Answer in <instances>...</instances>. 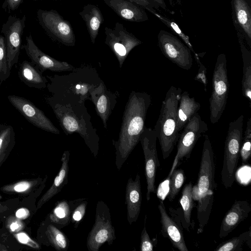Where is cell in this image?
I'll use <instances>...</instances> for the list:
<instances>
[{
  "label": "cell",
  "instance_id": "30",
  "mask_svg": "<svg viewBox=\"0 0 251 251\" xmlns=\"http://www.w3.org/2000/svg\"><path fill=\"white\" fill-rule=\"evenodd\" d=\"M50 222L59 228H62L71 222V208L69 201L66 200L59 201L49 214Z\"/></svg>",
  "mask_w": 251,
  "mask_h": 251
},
{
  "label": "cell",
  "instance_id": "48",
  "mask_svg": "<svg viewBox=\"0 0 251 251\" xmlns=\"http://www.w3.org/2000/svg\"><path fill=\"white\" fill-rule=\"evenodd\" d=\"M171 6H174L177 4L181 5L182 3V0H169Z\"/></svg>",
  "mask_w": 251,
  "mask_h": 251
},
{
  "label": "cell",
  "instance_id": "34",
  "mask_svg": "<svg viewBox=\"0 0 251 251\" xmlns=\"http://www.w3.org/2000/svg\"><path fill=\"white\" fill-rule=\"evenodd\" d=\"M155 17H156L161 22L169 28L176 35L178 36L187 46L192 51L194 55L196 60L199 58L198 54L195 52L192 45L190 41L189 37L186 35L181 30L178 25L173 19H171L164 15L160 14L156 10L151 12Z\"/></svg>",
  "mask_w": 251,
  "mask_h": 251
},
{
  "label": "cell",
  "instance_id": "29",
  "mask_svg": "<svg viewBox=\"0 0 251 251\" xmlns=\"http://www.w3.org/2000/svg\"><path fill=\"white\" fill-rule=\"evenodd\" d=\"M214 193H208L201 196L197 200V219L199 227L197 233H201L207 225L212 210Z\"/></svg>",
  "mask_w": 251,
  "mask_h": 251
},
{
  "label": "cell",
  "instance_id": "27",
  "mask_svg": "<svg viewBox=\"0 0 251 251\" xmlns=\"http://www.w3.org/2000/svg\"><path fill=\"white\" fill-rule=\"evenodd\" d=\"M243 62L242 90L243 96L251 103V52L244 40L237 36Z\"/></svg>",
  "mask_w": 251,
  "mask_h": 251
},
{
  "label": "cell",
  "instance_id": "4",
  "mask_svg": "<svg viewBox=\"0 0 251 251\" xmlns=\"http://www.w3.org/2000/svg\"><path fill=\"white\" fill-rule=\"evenodd\" d=\"M182 90L171 86L161 104L154 130L159 140L163 158H167L177 143L179 133L177 131V110Z\"/></svg>",
  "mask_w": 251,
  "mask_h": 251
},
{
  "label": "cell",
  "instance_id": "42",
  "mask_svg": "<svg viewBox=\"0 0 251 251\" xmlns=\"http://www.w3.org/2000/svg\"><path fill=\"white\" fill-rule=\"evenodd\" d=\"M199 64V69L195 79L201 81L204 85V90L206 92V85L207 83L206 78V68L200 61L197 62Z\"/></svg>",
  "mask_w": 251,
  "mask_h": 251
},
{
  "label": "cell",
  "instance_id": "24",
  "mask_svg": "<svg viewBox=\"0 0 251 251\" xmlns=\"http://www.w3.org/2000/svg\"><path fill=\"white\" fill-rule=\"evenodd\" d=\"M18 74L20 80L30 88L43 89L47 87V78L30 61L24 60L19 67Z\"/></svg>",
  "mask_w": 251,
  "mask_h": 251
},
{
  "label": "cell",
  "instance_id": "45",
  "mask_svg": "<svg viewBox=\"0 0 251 251\" xmlns=\"http://www.w3.org/2000/svg\"><path fill=\"white\" fill-rule=\"evenodd\" d=\"M22 223L18 220L11 221L9 226V228L11 231L17 232L23 228Z\"/></svg>",
  "mask_w": 251,
  "mask_h": 251
},
{
  "label": "cell",
  "instance_id": "25",
  "mask_svg": "<svg viewBox=\"0 0 251 251\" xmlns=\"http://www.w3.org/2000/svg\"><path fill=\"white\" fill-rule=\"evenodd\" d=\"M201 108V104L187 91L182 92L177 110V131L180 134L184 126Z\"/></svg>",
  "mask_w": 251,
  "mask_h": 251
},
{
  "label": "cell",
  "instance_id": "8",
  "mask_svg": "<svg viewBox=\"0 0 251 251\" xmlns=\"http://www.w3.org/2000/svg\"><path fill=\"white\" fill-rule=\"evenodd\" d=\"M37 17L40 25L52 40L66 46L75 45V35L70 23L56 10L39 9Z\"/></svg>",
  "mask_w": 251,
  "mask_h": 251
},
{
  "label": "cell",
  "instance_id": "21",
  "mask_svg": "<svg viewBox=\"0 0 251 251\" xmlns=\"http://www.w3.org/2000/svg\"><path fill=\"white\" fill-rule=\"evenodd\" d=\"M104 2L123 20L132 22H143L149 20L145 9L129 0H103Z\"/></svg>",
  "mask_w": 251,
  "mask_h": 251
},
{
  "label": "cell",
  "instance_id": "40",
  "mask_svg": "<svg viewBox=\"0 0 251 251\" xmlns=\"http://www.w3.org/2000/svg\"><path fill=\"white\" fill-rule=\"evenodd\" d=\"M147 215H145L144 226L142 229L140 237V251H152L154 246L157 244V239L151 240L146 229V222Z\"/></svg>",
  "mask_w": 251,
  "mask_h": 251
},
{
  "label": "cell",
  "instance_id": "5",
  "mask_svg": "<svg viewBox=\"0 0 251 251\" xmlns=\"http://www.w3.org/2000/svg\"><path fill=\"white\" fill-rule=\"evenodd\" d=\"M244 120V116L241 115L229 124L221 171L222 181L226 188L231 187L235 180L243 137Z\"/></svg>",
  "mask_w": 251,
  "mask_h": 251
},
{
  "label": "cell",
  "instance_id": "32",
  "mask_svg": "<svg viewBox=\"0 0 251 251\" xmlns=\"http://www.w3.org/2000/svg\"><path fill=\"white\" fill-rule=\"evenodd\" d=\"M246 243L251 249V226L249 230L238 236L233 237L219 244L215 251H242L243 246Z\"/></svg>",
  "mask_w": 251,
  "mask_h": 251
},
{
  "label": "cell",
  "instance_id": "37",
  "mask_svg": "<svg viewBox=\"0 0 251 251\" xmlns=\"http://www.w3.org/2000/svg\"><path fill=\"white\" fill-rule=\"evenodd\" d=\"M251 117H250L242 141L240 155L242 165L246 164L251 155Z\"/></svg>",
  "mask_w": 251,
  "mask_h": 251
},
{
  "label": "cell",
  "instance_id": "3",
  "mask_svg": "<svg viewBox=\"0 0 251 251\" xmlns=\"http://www.w3.org/2000/svg\"><path fill=\"white\" fill-rule=\"evenodd\" d=\"M68 74L46 75L47 88L51 96L72 99L85 102L91 100L90 93L102 81L97 70L88 65L75 68Z\"/></svg>",
  "mask_w": 251,
  "mask_h": 251
},
{
  "label": "cell",
  "instance_id": "11",
  "mask_svg": "<svg viewBox=\"0 0 251 251\" xmlns=\"http://www.w3.org/2000/svg\"><path fill=\"white\" fill-rule=\"evenodd\" d=\"M158 45L163 54L171 62L185 70L193 66L191 50L177 36L161 30L157 35Z\"/></svg>",
  "mask_w": 251,
  "mask_h": 251
},
{
  "label": "cell",
  "instance_id": "16",
  "mask_svg": "<svg viewBox=\"0 0 251 251\" xmlns=\"http://www.w3.org/2000/svg\"><path fill=\"white\" fill-rule=\"evenodd\" d=\"M25 41V44L22 46L21 49H24L30 62L42 73L46 70L62 72L71 71L75 69L67 62L56 60L42 51L34 43L31 34L26 36Z\"/></svg>",
  "mask_w": 251,
  "mask_h": 251
},
{
  "label": "cell",
  "instance_id": "18",
  "mask_svg": "<svg viewBox=\"0 0 251 251\" xmlns=\"http://www.w3.org/2000/svg\"><path fill=\"white\" fill-rule=\"evenodd\" d=\"M91 100L94 104L96 112L107 128V122L117 103L119 94L108 90L103 81L90 93Z\"/></svg>",
  "mask_w": 251,
  "mask_h": 251
},
{
  "label": "cell",
  "instance_id": "44",
  "mask_svg": "<svg viewBox=\"0 0 251 251\" xmlns=\"http://www.w3.org/2000/svg\"><path fill=\"white\" fill-rule=\"evenodd\" d=\"M23 1V0H4L2 7L10 11L15 10L18 8Z\"/></svg>",
  "mask_w": 251,
  "mask_h": 251
},
{
  "label": "cell",
  "instance_id": "39",
  "mask_svg": "<svg viewBox=\"0 0 251 251\" xmlns=\"http://www.w3.org/2000/svg\"><path fill=\"white\" fill-rule=\"evenodd\" d=\"M41 180L36 181H22L13 184L7 185L1 188L3 191L6 192L24 193L29 191L33 186H35Z\"/></svg>",
  "mask_w": 251,
  "mask_h": 251
},
{
  "label": "cell",
  "instance_id": "23",
  "mask_svg": "<svg viewBox=\"0 0 251 251\" xmlns=\"http://www.w3.org/2000/svg\"><path fill=\"white\" fill-rule=\"evenodd\" d=\"M70 151H65L61 157V165L59 171L54 179L49 189L41 197L37 203V209L49 201L55 195L59 193L68 182L69 161Z\"/></svg>",
  "mask_w": 251,
  "mask_h": 251
},
{
  "label": "cell",
  "instance_id": "2",
  "mask_svg": "<svg viewBox=\"0 0 251 251\" xmlns=\"http://www.w3.org/2000/svg\"><path fill=\"white\" fill-rule=\"evenodd\" d=\"M45 100L52 109L64 132L67 135L78 133L93 156L97 158L100 137L93 126L85 102L72 99H59L51 96Z\"/></svg>",
  "mask_w": 251,
  "mask_h": 251
},
{
  "label": "cell",
  "instance_id": "43",
  "mask_svg": "<svg viewBox=\"0 0 251 251\" xmlns=\"http://www.w3.org/2000/svg\"><path fill=\"white\" fill-rule=\"evenodd\" d=\"M133 1L142 6L145 9L151 12L154 11L157 9L159 10V7L155 4L151 0H129Z\"/></svg>",
  "mask_w": 251,
  "mask_h": 251
},
{
  "label": "cell",
  "instance_id": "50",
  "mask_svg": "<svg viewBox=\"0 0 251 251\" xmlns=\"http://www.w3.org/2000/svg\"><path fill=\"white\" fill-rule=\"evenodd\" d=\"M56 0V1H57V0Z\"/></svg>",
  "mask_w": 251,
  "mask_h": 251
},
{
  "label": "cell",
  "instance_id": "12",
  "mask_svg": "<svg viewBox=\"0 0 251 251\" xmlns=\"http://www.w3.org/2000/svg\"><path fill=\"white\" fill-rule=\"evenodd\" d=\"M157 138L153 129L145 126L140 139L145 158L147 201L150 200L151 193H155L156 191L155 181L156 171L160 166L156 148Z\"/></svg>",
  "mask_w": 251,
  "mask_h": 251
},
{
  "label": "cell",
  "instance_id": "10",
  "mask_svg": "<svg viewBox=\"0 0 251 251\" xmlns=\"http://www.w3.org/2000/svg\"><path fill=\"white\" fill-rule=\"evenodd\" d=\"M215 163L214 151L209 137L204 135L198 181L192 187V198L197 201L202 195L214 193L217 188L215 181Z\"/></svg>",
  "mask_w": 251,
  "mask_h": 251
},
{
  "label": "cell",
  "instance_id": "6",
  "mask_svg": "<svg viewBox=\"0 0 251 251\" xmlns=\"http://www.w3.org/2000/svg\"><path fill=\"white\" fill-rule=\"evenodd\" d=\"M212 91L209 99L210 119L216 124L221 118L227 102L229 83L227 60L223 53L218 55L212 75Z\"/></svg>",
  "mask_w": 251,
  "mask_h": 251
},
{
  "label": "cell",
  "instance_id": "28",
  "mask_svg": "<svg viewBox=\"0 0 251 251\" xmlns=\"http://www.w3.org/2000/svg\"><path fill=\"white\" fill-rule=\"evenodd\" d=\"M49 222L46 225L44 231L48 244L51 245L56 251H67L70 244L68 238L60 228L53 224L50 220Z\"/></svg>",
  "mask_w": 251,
  "mask_h": 251
},
{
  "label": "cell",
  "instance_id": "14",
  "mask_svg": "<svg viewBox=\"0 0 251 251\" xmlns=\"http://www.w3.org/2000/svg\"><path fill=\"white\" fill-rule=\"evenodd\" d=\"M25 20V15L22 18L10 15L2 25L1 33L5 38L8 63L11 70L18 62Z\"/></svg>",
  "mask_w": 251,
  "mask_h": 251
},
{
  "label": "cell",
  "instance_id": "7",
  "mask_svg": "<svg viewBox=\"0 0 251 251\" xmlns=\"http://www.w3.org/2000/svg\"><path fill=\"white\" fill-rule=\"evenodd\" d=\"M116 238L109 208L103 201L100 200L96 204L94 224L87 238V249L99 251L103 244L107 243L111 245Z\"/></svg>",
  "mask_w": 251,
  "mask_h": 251
},
{
  "label": "cell",
  "instance_id": "31",
  "mask_svg": "<svg viewBox=\"0 0 251 251\" xmlns=\"http://www.w3.org/2000/svg\"><path fill=\"white\" fill-rule=\"evenodd\" d=\"M15 133L12 126L0 124V165L13 149Z\"/></svg>",
  "mask_w": 251,
  "mask_h": 251
},
{
  "label": "cell",
  "instance_id": "26",
  "mask_svg": "<svg viewBox=\"0 0 251 251\" xmlns=\"http://www.w3.org/2000/svg\"><path fill=\"white\" fill-rule=\"evenodd\" d=\"M79 14L85 23L91 42L94 44L103 21L101 10L96 5L87 4L83 7Z\"/></svg>",
  "mask_w": 251,
  "mask_h": 251
},
{
  "label": "cell",
  "instance_id": "9",
  "mask_svg": "<svg viewBox=\"0 0 251 251\" xmlns=\"http://www.w3.org/2000/svg\"><path fill=\"white\" fill-rule=\"evenodd\" d=\"M208 130L207 124L201 116L196 113L187 123L179 134L177 142V151L170 175L184 159H188L199 139Z\"/></svg>",
  "mask_w": 251,
  "mask_h": 251
},
{
  "label": "cell",
  "instance_id": "20",
  "mask_svg": "<svg viewBox=\"0 0 251 251\" xmlns=\"http://www.w3.org/2000/svg\"><path fill=\"white\" fill-rule=\"evenodd\" d=\"M251 211V205L248 201H235L223 219L220 229V238L227 236L248 217Z\"/></svg>",
  "mask_w": 251,
  "mask_h": 251
},
{
  "label": "cell",
  "instance_id": "36",
  "mask_svg": "<svg viewBox=\"0 0 251 251\" xmlns=\"http://www.w3.org/2000/svg\"><path fill=\"white\" fill-rule=\"evenodd\" d=\"M168 178L169 179V190L168 194V200L172 201L178 194L185 179V173L181 169H175Z\"/></svg>",
  "mask_w": 251,
  "mask_h": 251
},
{
  "label": "cell",
  "instance_id": "22",
  "mask_svg": "<svg viewBox=\"0 0 251 251\" xmlns=\"http://www.w3.org/2000/svg\"><path fill=\"white\" fill-rule=\"evenodd\" d=\"M126 204L127 220L130 225L136 222L141 211L142 192L140 176L137 174L134 180L130 177L126 187Z\"/></svg>",
  "mask_w": 251,
  "mask_h": 251
},
{
  "label": "cell",
  "instance_id": "13",
  "mask_svg": "<svg viewBox=\"0 0 251 251\" xmlns=\"http://www.w3.org/2000/svg\"><path fill=\"white\" fill-rule=\"evenodd\" d=\"M104 33V43L117 58L120 67L130 51L142 43L119 22L116 23L113 28L105 27Z\"/></svg>",
  "mask_w": 251,
  "mask_h": 251
},
{
  "label": "cell",
  "instance_id": "33",
  "mask_svg": "<svg viewBox=\"0 0 251 251\" xmlns=\"http://www.w3.org/2000/svg\"><path fill=\"white\" fill-rule=\"evenodd\" d=\"M193 184L191 182L186 184L182 191V195L179 200L182 206L184 220L183 226L189 231V227L191 225V217L194 207L193 199L192 198Z\"/></svg>",
  "mask_w": 251,
  "mask_h": 251
},
{
  "label": "cell",
  "instance_id": "46",
  "mask_svg": "<svg viewBox=\"0 0 251 251\" xmlns=\"http://www.w3.org/2000/svg\"><path fill=\"white\" fill-rule=\"evenodd\" d=\"M29 215V210L25 208H21L17 210L15 213L16 217L20 220H24Z\"/></svg>",
  "mask_w": 251,
  "mask_h": 251
},
{
  "label": "cell",
  "instance_id": "1",
  "mask_svg": "<svg viewBox=\"0 0 251 251\" xmlns=\"http://www.w3.org/2000/svg\"><path fill=\"white\" fill-rule=\"evenodd\" d=\"M151 104V97L148 93L134 91L130 93L124 110L118 139L113 140L115 164L118 170L140 141Z\"/></svg>",
  "mask_w": 251,
  "mask_h": 251
},
{
  "label": "cell",
  "instance_id": "15",
  "mask_svg": "<svg viewBox=\"0 0 251 251\" xmlns=\"http://www.w3.org/2000/svg\"><path fill=\"white\" fill-rule=\"evenodd\" d=\"M7 99L15 108L32 125L48 132L60 134L59 129L54 126L44 112L30 100L14 95L8 96Z\"/></svg>",
  "mask_w": 251,
  "mask_h": 251
},
{
  "label": "cell",
  "instance_id": "19",
  "mask_svg": "<svg viewBox=\"0 0 251 251\" xmlns=\"http://www.w3.org/2000/svg\"><path fill=\"white\" fill-rule=\"evenodd\" d=\"M160 215L161 234L168 238L173 246L180 251H188L180 226L168 214L163 201L159 200L158 206Z\"/></svg>",
  "mask_w": 251,
  "mask_h": 251
},
{
  "label": "cell",
  "instance_id": "47",
  "mask_svg": "<svg viewBox=\"0 0 251 251\" xmlns=\"http://www.w3.org/2000/svg\"><path fill=\"white\" fill-rule=\"evenodd\" d=\"M159 7L162 8L165 11L171 13L170 10L168 9L164 0H151Z\"/></svg>",
  "mask_w": 251,
  "mask_h": 251
},
{
  "label": "cell",
  "instance_id": "17",
  "mask_svg": "<svg viewBox=\"0 0 251 251\" xmlns=\"http://www.w3.org/2000/svg\"><path fill=\"white\" fill-rule=\"evenodd\" d=\"M232 21L237 33L251 50V0H231Z\"/></svg>",
  "mask_w": 251,
  "mask_h": 251
},
{
  "label": "cell",
  "instance_id": "35",
  "mask_svg": "<svg viewBox=\"0 0 251 251\" xmlns=\"http://www.w3.org/2000/svg\"><path fill=\"white\" fill-rule=\"evenodd\" d=\"M69 201L71 208V222L74 224L75 229H76L85 214L88 199L81 198Z\"/></svg>",
  "mask_w": 251,
  "mask_h": 251
},
{
  "label": "cell",
  "instance_id": "41",
  "mask_svg": "<svg viewBox=\"0 0 251 251\" xmlns=\"http://www.w3.org/2000/svg\"><path fill=\"white\" fill-rule=\"evenodd\" d=\"M17 240L21 244L25 245L35 249H39L40 247L39 244L33 240L25 233L20 232L14 235Z\"/></svg>",
  "mask_w": 251,
  "mask_h": 251
},
{
  "label": "cell",
  "instance_id": "38",
  "mask_svg": "<svg viewBox=\"0 0 251 251\" xmlns=\"http://www.w3.org/2000/svg\"><path fill=\"white\" fill-rule=\"evenodd\" d=\"M10 71L8 63L5 38L0 33V82H2L9 77Z\"/></svg>",
  "mask_w": 251,
  "mask_h": 251
},
{
  "label": "cell",
  "instance_id": "49",
  "mask_svg": "<svg viewBox=\"0 0 251 251\" xmlns=\"http://www.w3.org/2000/svg\"><path fill=\"white\" fill-rule=\"evenodd\" d=\"M0 208H3V207H0Z\"/></svg>",
  "mask_w": 251,
  "mask_h": 251
}]
</instances>
